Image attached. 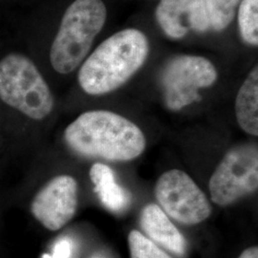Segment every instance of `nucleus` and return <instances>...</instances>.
I'll list each match as a JSON object with an SVG mask.
<instances>
[{"instance_id":"16","label":"nucleus","mask_w":258,"mask_h":258,"mask_svg":"<svg viewBox=\"0 0 258 258\" xmlns=\"http://www.w3.org/2000/svg\"><path fill=\"white\" fill-rule=\"evenodd\" d=\"M183 15L186 17L189 27L198 33H205L210 29V22L205 0H179Z\"/></svg>"},{"instance_id":"13","label":"nucleus","mask_w":258,"mask_h":258,"mask_svg":"<svg viewBox=\"0 0 258 258\" xmlns=\"http://www.w3.org/2000/svg\"><path fill=\"white\" fill-rule=\"evenodd\" d=\"M238 26L243 40L258 44V0H242L238 10Z\"/></svg>"},{"instance_id":"3","label":"nucleus","mask_w":258,"mask_h":258,"mask_svg":"<svg viewBox=\"0 0 258 258\" xmlns=\"http://www.w3.org/2000/svg\"><path fill=\"white\" fill-rule=\"evenodd\" d=\"M107 10L102 0H75L66 9L50 49V62L59 74L76 70L104 26Z\"/></svg>"},{"instance_id":"8","label":"nucleus","mask_w":258,"mask_h":258,"mask_svg":"<svg viewBox=\"0 0 258 258\" xmlns=\"http://www.w3.org/2000/svg\"><path fill=\"white\" fill-rule=\"evenodd\" d=\"M78 209V183L72 176L59 175L49 181L34 197L31 212L49 231L63 228Z\"/></svg>"},{"instance_id":"11","label":"nucleus","mask_w":258,"mask_h":258,"mask_svg":"<svg viewBox=\"0 0 258 258\" xmlns=\"http://www.w3.org/2000/svg\"><path fill=\"white\" fill-rule=\"evenodd\" d=\"M235 115L240 127L258 136V69L255 66L241 85L235 101Z\"/></svg>"},{"instance_id":"9","label":"nucleus","mask_w":258,"mask_h":258,"mask_svg":"<svg viewBox=\"0 0 258 258\" xmlns=\"http://www.w3.org/2000/svg\"><path fill=\"white\" fill-rule=\"evenodd\" d=\"M140 225L148 239L177 255H184L186 249L184 236L158 205L150 204L144 208Z\"/></svg>"},{"instance_id":"1","label":"nucleus","mask_w":258,"mask_h":258,"mask_svg":"<svg viewBox=\"0 0 258 258\" xmlns=\"http://www.w3.org/2000/svg\"><path fill=\"white\" fill-rule=\"evenodd\" d=\"M64 141L77 154L111 162H127L147 147L143 131L128 119L106 110L80 115L64 131Z\"/></svg>"},{"instance_id":"18","label":"nucleus","mask_w":258,"mask_h":258,"mask_svg":"<svg viewBox=\"0 0 258 258\" xmlns=\"http://www.w3.org/2000/svg\"><path fill=\"white\" fill-rule=\"evenodd\" d=\"M239 258H258L257 247H250L249 249H245Z\"/></svg>"},{"instance_id":"14","label":"nucleus","mask_w":258,"mask_h":258,"mask_svg":"<svg viewBox=\"0 0 258 258\" xmlns=\"http://www.w3.org/2000/svg\"><path fill=\"white\" fill-rule=\"evenodd\" d=\"M240 0H205L210 28L223 31L233 20Z\"/></svg>"},{"instance_id":"5","label":"nucleus","mask_w":258,"mask_h":258,"mask_svg":"<svg viewBox=\"0 0 258 258\" xmlns=\"http://www.w3.org/2000/svg\"><path fill=\"white\" fill-rule=\"evenodd\" d=\"M217 78L216 68L208 58L198 55L175 56L166 63L160 76L166 107L179 111L200 101L198 91L212 86Z\"/></svg>"},{"instance_id":"10","label":"nucleus","mask_w":258,"mask_h":258,"mask_svg":"<svg viewBox=\"0 0 258 258\" xmlns=\"http://www.w3.org/2000/svg\"><path fill=\"white\" fill-rule=\"evenodd\" d=\"M94 191L102 205L112 212H123L130 203L129 194L116 183L114 172L104 164L96 163L89 171Z\"/></svg>"},{"instance_id":"15","label":"nucleus","mask_w":258,"mask_h":258,"mask_svg":"<svg viewBox=\"0 0 258 258\" xmlns=\"http://www.w3.org/2000/svg\"><path fill=\"white\" fill-rule=\"evenodd\" d=\"M128 245L131 258H171L138 231H130Z\"/></svg>"},{"instance_id":"7","label":"nucleus","mask_w":258,"mask_h":258,"mask_svg":"<svg viewBox=\"0 0 258 258\" xmlns=\"http://www.w3.org/2000/svg\"><path fill=\"white\" fill-rule=\"evenodd\" d=\"M155 197L166 215L183 225H197L212 213L206 194L183 170L171 169L155 184Z\"/></svg>"},{"instance_id":"12","label":"nucleus","mask_w":258,"mask_h":258,"mask_svg":"<svg viewBox=\"0 0 258 258\" xmlns=\"http://www.w3.org/2000/svg\"><path fill=\"white\" fill-rule=\"evenodd\" d=\"M183 16L179 0H161L155 11L158 24L166 36L172 39L183 38L188 32L183 24Z\"/></svg>"},{"instance_id":"17","label":"nucleus","mask_w":258,"mask_h":258,"mask_svg":"<svg viewBox=\"0 0 258 258\" xmlns=\"http://www.w3.org/2000/svg\"><path fill=\"white\" fill-rule=\"evenodd\" d=\"M72 250L71 242L68 239L59 240L53 249V254H44L42 258H70Z\"/></svg>"},{"instance_id":"4","label":"nucleus","mask_w":258,"mask_h":258,"mask_svg":"<svg viewBox=\"0 0 258 258\" xmlns=\"http://www.w3.org/2000/svg\"><path fill=\"white\" fill-rule=\"evenodd\" d=\"M0 99L33 120L45 119L54 97L36 64L26 55L11 53L0 59Z\"/></svg>"},{"instance_id":"2","label":"nucleus","mask_w":258,"mask_h":258,"mask_svg":"<svg viewBox=\"0 0 258 258\" xmlns=\"http://www.w3.org/2000/svg\"><path fill=\"white\" fill-rule=\"evenodd\" d=\"M149 53L147 36L125 29L105 39L84 60L78 75L83 91L93 96L113 92L132 78Z\"/></svg>"},{"instance_id":"6","label":"nucleus","mask_w":258,"mask_h":258,"mask_svg":"<svg viewBox=\"0 0 258 258\" xmlns=\"http://www.w3.org/2000/svg\"><path fill=\"white\" fill-rule=\"evenodd\" d=\"M212 202L226 207L258 187V150L252 144L237 146L222 159L210 180Z\"/></svg>"}]
</instances>
